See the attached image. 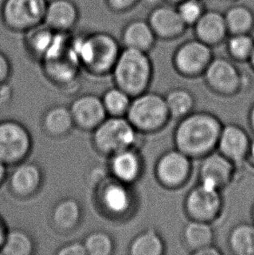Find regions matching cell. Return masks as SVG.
I'll return each mask as SVG.
<instances>
[{
  "mask_svg": "<svg viewBox=\"0 0 254 255\" xmlns=\"http://www.w3.org/2000/svg\"><path fill=\"white\" fill-rule=\"evenodd\" d=\"M223 126L213 114L191 113L180 119L174 131L176 149L190 159H200L217 148Z\"/></svg>",
  "mask_w": 254,
  "mask_h": 255,
  "instance_id": "cell-1",
  "label": "cell"
},
{
  "mask_svg": "<svg viewBox=\"0 0 254 255\" xmlns=\"http://www.w3.org/2000/svg\"><path fill=\"white\" fill-rule=\"evenodd\" d=\"M72 47L80 66L95 75L113 72L121 52L117 39L106 31L72 34Z\"/></svg>",
  "mask_w": 254,
  "mask_h": 255,
  "instance_id": "cell-2",
  "label": "cell"
},
{
  "mask_svg": "<svg viewBox=\"0 0 254 255\" xmlns=\"http://www.w3.org/2000/svg\"><path fill=\"white\" fill-rule=\"evenodd\" d=\"M116 86L130 96L146 92L151 80V65L146 53L134 49L121 50L113 69Z\"/></svg>",
  "mask_w": 254,
  "mask_h": 255,
  "instance_id": "cell-3",
  "label": "cell"
},
{
  "mask_svg": "<svg viewBox=\"0 0 254 255\" xmlns=\"http://www.w3.org/2000/svg\"><path fill=\"white\" fill-rule=\"evenodd\" d=\"M170 117L165 97L146 92L134 97L127 114V119L132 127L143 132L160 130Z\"/></svg>",
  "mask_w": 254,
  "mask_h": 255,
  "instance_id": "cell-4",
  "label": "cell"
},
{
  "mask_svg": "<svg viewBox=\"0 0 254 255\" xmlns=\"http://www.w3.org/2000/svg\"><path fill=\"white\" fill-rule=\"evenodd\" d=\"M47 3L48 0H3L2 23L10 31L24 33L44 23Z\"/></svg>",
  "mask_w": 254,
  "mask_h": 255,
  "instance_id": "cell-5",
  "label": "cell"
},
{
  "mask_svg": "<svg viewBox=\"0 0 254 255\" xmlns=\"http://www.w3.org/2000/svg\"><path fill=\"white\" fill-rule=\"evenodd\" d=\"M136 131L127 119L110 116L95 129L94 146L104 154L114 155L132 146Z\"/></svg>",
  "mask_w": 254,
  "mask_h": 255,
  "instance_id": "cell-6",
  "label": "cell"
},
{
  "mask_svg": "<svg viewBox=\"0 0 254 255\" xmlns=\"http://www.w3.org/2000/svg\"><path fill=\"white\" fill-rule=\"evenodd\" d=\"M222 203L220 190L199 182L187 194L185 210L191 221L210 223L220 214Z\"/></svg>",
  "mask_w": 254,
  "mask_h": 255,
  "instance_id": "cell-7",
  "label": "cell"
},
{
  "mask_svg": "<svg viewBox=\"0 0 254 255\" xmlns=\"http://www.w3.org/2000/svg\"><path fill=\"white\" fill-rule=\"evenodd\" d=\"M31 136L22 125L14 121L0 123V161L4 165L17 164L29 154Z\"/></svg>",
  "mask_w": 254,
  "mask_h": 255,
  "instance_id": "cell-8",
  "label": "cell"
},
{
  "mask_svg": "<svg viewBox=\"0 0 254 255\" xmlns=\"http://www.w3.org/2000/svg\"><path fill=\"white\" fill-rule=\"evenodd\" d=\"M191 159L178 149L165 152L155 167V174L159 184L171 189L182 186L191 174Z\"/></svg>",
  "mask_w": 254,
  "mask_h": 255,
  "instance_id": "cell-9",
  "label": "cell"
},
{
  "mask_svg": "<svg viewBox=\"0 0 254 255\" xmlns=\"http://www.w3.org/2000/svg\"><path fill=\"white\" fill-rule=\"evenodd\" d=\"M212 53L207 44L201 40L189 41L181 45L176 52L174 65L179 73L194 77L205 73L212 61Z\"/></svg>",
  "mask_w": 254,
  "mask_h": 255,
  "instance_id": "cell-10",
  "label": "cell"
},
{
  "mask_svg": "<svg viewBox=\"0 0 254 255\" xmlns=\"http://www.w3.org/2000/svg\"><path fill=\"white\" fill-rule=\"evenodd\" d=\"M204 73L210 88L222 95H233L242 87L241 74L227 59H213Z\"/></svg>",
  "mask_w": 254,
  "mask_h": 255,
  "instance_id": "cell-11",
  "label": "cell"
},
{
  "mask_svg": "<svg viewBox=\"0 0 254 255\" xmlns=\"http://www.w3.org/2000/svg\"><path fill=\"white\" fill-rule=\"evenodd\" d=\"M234 165L220 152H211L203 158L199 166V183L216 189H223L233 179Z\"/></svg>",
  "mask_w": 254,
  "mask_h": 255,
  "instance_id": "cell-12",
  "label": "cell"
},
{
  "mask_svg": "<svg viewBox=\"0 0 254 255\" xmlns=\"http://www.w3.org/2000/svg\"><path fill=\"white\" fill-rule=\"evenodd\" d=\"M80 10L72 0H48L44 24L59 33H72L79 24Z\"/></svg>",
  "mask_w": 254,
  "mask_h": 255,
  "instance_id": "cell-13",
  "label": "cell"
},
{
  "mask_svg": "<svg viewBox=\"0 0 254 255\" xmlns=\"http://www.w3.org/2000/svg\"><path fill=\"white\" fill-rule=\"evenodd\" d=\"M74 124L86 131L95 130L106 119L103 101L95 95L79 97L70 108Z\"/></svg>",
  "mask_w": 254,
  "mask_h": 255,
  "instance_id": "cell-14",
  "label": "cell"
},
{
  "mask_svg": "<svg viewBox=\"0 0 254 255\" xmlns=\"http://www.w3.org/2000/svg\"><path fill=\"white\" fill-rule=\"evenodd\" d=\"M250 143L251 139L243 128L228 125L222 128L217 148L222 155L237 164L248 158Z\"/></svg>",
  "mask_w": 254,
  "mask_h": 255,
  "instance_id": "cell-15",
  "label": "cell"
},
{
  "mask_svg": "<svg viewBox=\"0 0 254 255\" xmlns=\"http://www.w3.org/2000/svg\"><path fill=\"white\" fill-rule=\"evenodd\" d=\"M149 24L154 33L161 37H172L182 31L185 23L177 9L171 6H158L149 17Z\"/></svg>",
  "mask_w": 254,
  "mask_h": 255,
  "instance_id": "cell-16",
  "label": "cell"
},
{
  "mask_svg": "<svg viewBox=\"0 0 254 255\" xmlns=\"http://www.w3.org/2000/svg\"><path fill=\"white\" fill-rule=\"evenodd\" d=\"M41 183V172L38 166L25 163L17 166L10 177V188L18 196L27 197L38 191Z\"/></svg>",
  "mask_w": 254,
  "mask_h": 255,
  "instance_id": "cell-17",
  "label": "cell"
},
{
  "mask_svg": "<svg viewBox=\"0 0 254 255\" xmlns=\"http://www.w3.org/2000/svg\"><path fill=\"white\" fill-rule=\"evenodd\" d=\"M121 44L124 48L146 52L153 43L154 32L149 23L142 20L131 21L121 32Z\"/></svg>",
  "mask_w": 254,
  "mask_h": 255,
  "instance_id": "cell-18",
  "label": "cell"
},
{
  "mask_svg": "<svg viewBox=\"0 0 254 255\" xmlns=\"http://www.w3.org/2000/svg\"><path fill=\"white\" fill-rule=\"evenodd\" d=\"M141 167L139 157L130 148L114 154L111 162V169L114 176L124 184L135 181L139 177Z\"/></svg>",
  "mask_w": 254,
  "mask_h": 255,
  "instance_id": "cell-19",
  "label": "cell"
},
{
  "mask_svg": "<svg viewBox=\"0 0 254 255\" xmlns=\"http://www.w3.org/2000/svg\"><path fill=\"white\" fill-rule=\"evenodd\" d=\"M24 34V47L31 55L43 59L52 48L57 32L43 23Z\"/></svg>",
  "mask_w": 254,
  "mask_h": 255,
  "instance_id": "cell-20",
  "label": "cell"
},
{
  "mask_svg": "<svg viewBox=\"0 0 254 255\" xmlns=\"http://www.w3.org/2000/svg\"><path fill=\"white\" fill-rule=\"evenodd\" d=\"M196 24V33L206 44H212L223 38L227 31L225 17L216 11H208L201 15Z\"/></svg>",
  "mask_w": 254,
  "mask_h": 255,
  "instance_id": "cell-21",
  "label": "cell"
},
{
  "mask_svg": "<svg viewBox=\"0 0 254 255\" xmlns=\"http://www.w3.org/2000/svg\"><path fill=\"white\" fill-rule=\"evenodd\" d=\"M184 242L191 253L213 245L214 233L208 222L191 221L184 228Z\"/></svg>",
  "mask_w": 254,
  "mask_h": 255,
  "instance_id": "cell-22",
  "label": "cell"
},
{
  "mask_svg": "<svg viewBox=\"0 0 254 255\" xmlns=\"http://www.w3.org/2000/svg\"><path fill=\"white\" fill-rule=\"evenodd\" d=\"M107 210L114 214H123L130 207V195L124 183H111L105 187L102 195Z\"/></svg>",
  "mask_w": 254,
  "mask_h": 255,
  "instance_id": "cell-23",
  "label": "cell"
},
{
  "mask_svg": "<svg viewBox=\"0 0 254 255\" xmlns=\"http://www.w3.org/2000/svg\"><path fill=\"white\" fill-rule=\"evenodd\" d=\"M73 125L71 111L64 107H52L44 117L45 131L54 137L67 134Z\"/></svg>",
  "mask_w": 254,
  "mask_h": 255,
  "instance_id": "cell-24",
  "label": "cell"
},
{
  "mask_svg": "<svg viewBox=\"0 0 254 255\" xmlns=\"http://www.w3.org/2000/svg\"><path fill=\"white\" fill-rule=\"evenodd\" d=\"M228 244L232 252L237 255H254V226L240 224L231 232Z\"/></svg>",
  "mask_w": 254,
  "mask_h": 255,
  "instance_id": "cell-25",
  "label": "cell"
},
{
  "mask_svg": "<svg viewBox=\"0 0 254 255\" xmlns=\"http://www.w3.org/2000/svg\"><path fill=\"white\" fill-rule=\"evenodd\" d=\"M165 245L160 235L154 230H146L137 235L130 243V254L132 255H161Z\"/></svg>",
  "mask_w": 254,
  "mask_h": 255,
  "instance_id": "cell-26",
  "label": "cell"
},
{
  "mask_svg": "<svg viewBox=\"0 0 254 255\" xmlns=\"http://www.w3.org/2000/svg\"><path fill=\"white\" fill-rule=\"evenodd\" d=\"M165 100L170 116L175 119H182L192 113L195 104L192 93L183 88L170 91Z\"/></svg>",
  "mask_w": 254,
  "mask_h": 255,
  "instance_id": "cell-27",
  "label": "cell"
},
{
  "mask_svg": "<svg viewBox=\"0 0 254 255\" xmlns=\"http://www.w3.org/2000/svg\"><path fill=\"white\" fill-rule=\"evenodd\" d=\"M81 216L79 203L74 200H65L59 202L53 211L52 219L57 228L70 230L78 225Z\"/></svg>",
  "mask_w": 254,
  "mask_h": 255,
  "instance_id": "cell-28",
  "label": "cell"
},
{
  "mask_svg": "<svg viewBox=\"0 0 254 255\" xmlns=\"http://www.w3.org/2000/svg\"><path fill=\"white\" fill-rule=\"evenodd\" d=\"M104 107L111 117H124L130 107V96L119 87L107 91L103 99Z\"/></svg>",
  "mask_w": 254,
  "mask_h": 255,
  "instance_id": "cell-29",
  "label": "cell"
},
{
  "mask_svg": "<svg viewBox=\"0 0 254 255\" xmlns=\"http://www.w3.org/2000/svg\"><path fill=\"white\" fill-rule=\"evenodd\" d=\"M33 250L31 238L24 232L12 231L7 234L1 253L5 255H29Z\"/></svg>",
  "mask_w": 254,
  "mask_h": 255,
  "instance_id": "cell-30",
  "label": "cell"
},
{
  "mask_svg": "<svg viewBox=\"0 0 254 255\" xmlns=\"http://www.w3.org/2000/svg\"><path fill=\"white\" fill-rule=\"evenodd\" d=\"M225 20L227 29L234 34L245 33L251 27L253 16L247 8L236 6L227 11Z\"/></svg>",
  "mask_w": 254,
  "mask_h": 255,
  "instance_id": "cell-31",
  "label": "cell"
},
{
  "mask_svg": "<svg viewBox=\"0 0 254 255\" xmlns=\"http://www.w3.org/2000/svg\"><path fill=\"white\" fill-rule=\"evenodd\" d=\"M87 255H109L113 252L114 242L109 235L96 232L90 235L84 243Z\"/></svg>",
  "mask_w": 254,
  "mask_h": 255,
  "instance_id": "cell-32",
  "label": "cell"
},
{
  "mask_svg": "<svg viewBox=\"0 0 254 255\" xmlns=\"http://www.w3.org/2000/svg\"><path fill=\"white\" fill-rule=\"evenodd\" d=\"M254 44L251 37L245 33L234 34L229 39L227 47L231 55L234 59H249L252 51L254 49Z\"/></svg>",
  "mask_w": 254,
  "mask_h": 255,
  "instance_id": "cell-33",
  "label": "cell"
},
{
  "mask_svg": "<svg viewBox=\"0 0 254 255\" xmlns=\"http://www.w3.org/2000/svg\"><path fill=\"white\" fill-rule=\"evenodd\" d=\"M185 24H194L202 15V9L196 0H185L177 9Z\"/></svg>",
  "mask_w": 254,
  "mask_h": 255,
  "instance_id": "cell-34",
  "label": "cell"
},
{
  "mask_svg": "<svg viewBox=\"0 0 254 255\" xmlns=\"http://www.w3.org/2000/svg\"><path fill=\"white\" fill-rule=\"evenodd\" d=\"M137 0H105L107 7L115 12H123L133 6Z\"/></svg>",
  "mask_w": 254,
  "mask_h": 255,
  "instance_id": "cell-35",
  "label": "cell"
},
{
  "mask_svg": "<svg viewBox=\"0 0 254 255\" xmlns=\"http://www.w3.org/2000/svg\"><path fill=\"white\" fill-rule=\"evenodd\" d=\"M59 255H86V248L84 244L81 243H71L68 245L65 246L64 248L59 250L58 253Z\"/></svg>",
  "mask_w": 254,
  "mask_h": 255,
  "instance_id": "cell-36",
  "label": "cell"
},
{
  "mask_svg": "<svg viewBox=\"0 0 254 255\" xmlns=\"http://www.w3.org/2000/svg\"><path fill=\"white\" fill-rule=\"evenodd\" d=\"M11 71L10 60L3 52L0 51V85L6 81Z\"/></svg>",
  "mask_w": 254,
  "mask_h": 255,
  "instance_id": "cell-37",
  "label": "cell"
},
{
  "mask_svg": "<svg viewBox=\"0 0 254 255\" xmlns=\"http://www.w3.org/2000/svg\"><path fill=\"white\" fill-rule=\"evenodd\" d=\"M222 253L220 252L219 249H217L213 245L208 246L206 248L198 250L196 252L192 253V255H219Z\"/></svg>",
  "mask_w": 254,
  "mask_h": 255,
  "instance_id": "cell-38",
  "label": "cell"
},
{
  "mask_svg": "<svg viewBox=\"0 0 254 255\" xmlns=\"http://www.w3.org/2000/svg\"><path fill=\"white\" fill-rule=\"evenodd\" d=\"M248 158L250 162L254 166V138L251 139L250 146H249V151H248Z\"/></svg>",
  "mask_w": 254,
  "mask_h": 255,
  "instance_id": "cell-39",
  "label": "cell"
},
{
  "mask_svg": "<svg viewBox=\"0 0 254 255\" xmlns=\"http://www.w3.org/2000/svg\"><path fill=\"white\" fill-rule=\"evenodd\" d=\"M5 237H6V234H5V231H4V228H3L2 222L0 221V249H1L2 246H3Z\"/></svg>",
  "mask_w": 254,
  "mask_h": 255,
  "instance_id": "cell-40",
  "label": "cell"
},
{
  "mask_svg": "<svg viewBox=\"0 0 254 255\" xmlns=\"http://www.w3.org/2000/svg\"><path fill=\"white\" fill-rule=\"evenodd\" d=\"M5 165L0 161V184L2 183L5 176Z\"/></svg>",
  "mask_w": 254,
  "mask_h": 255,
  "instance_id": "cell-41",
  "label": "cell"
},
{
  "mask_svg": "<svg viewBox=\"0 0 254 255\" xmlns=\"http://www.w3.org/2000/svg\"><path fill=\"white\" fill-rule=\"evenodd\" d=\"M249 122H250V126H251L252 129H253V131L254 132V105L252 107L251 111H250Z\"/></svg>",
  "mask_w": 254,
  "mask_h": 255,
  "instance_id": "cell-42",
  "label": "cell"
},
{
  "mask_svg": "<svg viewBox=\"0 0 254 255\" xmlns=\"http://www.w3.org/2000/svg\"><path fill=\"white\" fill-rule=\"evenodd\" d=\"M248 59L250 60L252 66H253V68L254 69V49H253V51H252L251 54L249 56V59Z\"/></svg>",
  "mask_w": 254,
  "mask_h": 255,
  "instance_id": "cell-43",
  "label": "cell"
},
{
  "mask_svg": "<svg viewBox=\"0 0 254 255\" xmlns=\"http://www.w3.org/2000/svg\"><path fill=\"white\" fill-rule=\"evenodd\" d=\"M143 1L147 4H155V3H159L161 0H143Z\"/></svg>",
  "mask_w": 254,
  "mask_h": 255,
  "instance_id": "cell-44",
  "label": "cell"
},
{
  "mask_svg": "<svg viewBox=\"0 0 254 255\" xmlns=\"http://www.w3.org/2000/svg\"><path fill=\"white\" fill-rule=\"evenodd\" d=\"M252 215H253V219H254V207H253V214H252Z\"/></svg>",
  "mask_w": 254,
  "mask_h": 255,
  "instance_id": "cell-45",
  "label": "cell"
},
{
  "mask_svg": "<svg viewBox=\"0 0 254 255\" xmlns=\"http://www.w3.org/2000/svg\"><path fill=\"white\" fill-rule=\"evenodd\" d=\"M171 1H179V0H171Z\"/></svg>",
  "mask_w": 254,
  "mask_h": 255,
  "instance_id": "cell-46",
  "label": "cell"
}]
</instances>
